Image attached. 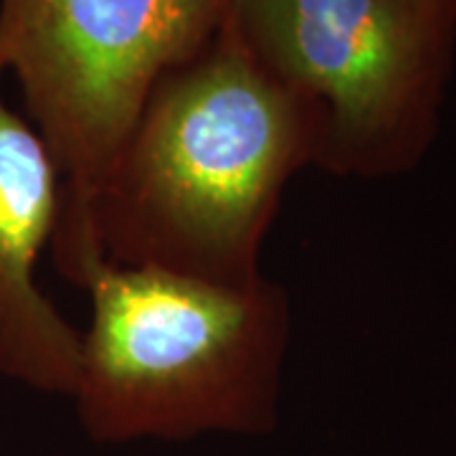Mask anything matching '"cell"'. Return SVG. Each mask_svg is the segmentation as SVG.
Listing matches in <instances>:
<instances>
[{"label": "cell", "mask_w": 456, "mask_h": 456, "mask_svg": "<svg viewBox=\"0 0 456 456\" xmlns=\"http://www.w3.org/2000/svg\"><path fill=\"white\" fill-rule=\"evenodd\" d=\"M92 302L74 391L89 439L269 434L292 335L287 289L261 274L226 284L89 259Z\"/></svg>", "instance_id": "cell-2"}, {"label": "cell", "mask_w": 456, "mask_h": 456, "mask_svg": "<svg viewBox=\"0 0 456 456\" xmlns=\"http://www.w3.org/2000/svg\"><path fill=\"white\" fill-rule=\"evenodd\" d=\"M0 69V375L74 395L82 332L41 292L36 266L53 241L61 175L44 137L3 94Z\"/></svg>", "instance_id": "cell-5"}, {"label": "cell", "mask_w": 456, "mask_h": 456, "mask_svg": "<svg viewBox=\"0 0 456 456\" xmlns=\"http://www.w3.org/2000/svg\"><path fill=\"white\" fill-rule=\"evenodd\" d=\"M317 127L302 102L231 28L150 92L89 206L74 284L89 259L244 284L287 183L314 167Z\"/></svg>", "instance_id": "cell-1"}, {"label": "cell", "mask_w": 456, "mask_h": 456, "mask_svg": "<svg viewBox=\"0 0 456 456\" xmlns=\"http://www.w3.org/2000/svg\"><path fill=\"white\" fill-rule=\"evenodd\" d=\"M231 0H0V69L61 175L51 241L66 277L89 206L150 92L221 31Z\"/></svg>", "instance_id": "cell-4"}, {"label": "cell", "mask_w": 456, "mask_h": 456, "mask_svg": "<svg viewBox=\"0 0 456 456\" xmlns=\"http://www.w3.org/2000/svg\"><path fill=\"white\" fill-rule=\"evenodd\" d=\"M228 23L312 114L314 167L395 178L436 142L456 66V0H231Z\"/></svg>", "instance_id": "cell-3"}]
</instances>
